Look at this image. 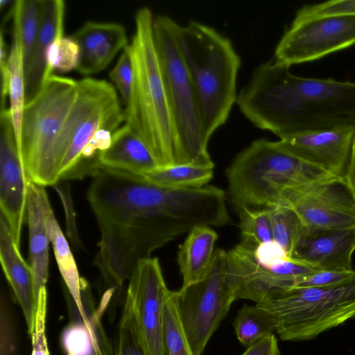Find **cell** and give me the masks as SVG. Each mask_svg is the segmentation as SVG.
I'll return each instance as SVG.
<instances>
[{
    "instance_id": "obj_1",
    "label": "cell",
    "mask_w": 355,
    "mask_h": 355,
    "mask_svg": "<svg viewBox=\"0 0 355 355\" xmlns=\"http://www.w3.org/2000/svg\"><path fill=\"white\" fill-rule=\"evenodd\" d=\"M87 192L101 239L94 264L110 288L121 286L137 265L191 228L182 223L187 202L178 189L128 173L98 168Z\"/></svg>"
},
{
    "instance_id": "obj_2",
    "label": "cell",
    "mask_w": 355,
    "mask_h": 355,
    "mask_svg": "<svg viewBox=\"0 0 355 355\" xmlns=\"http://www.w3.org/2000/svg\"><path fill=\"white\" fill-rule=\"evenodd\" d=\"M236 103L256 127L280 139L355 124V83L298 76L274 60L254 69Z\"/></svg>"
},
{
    "instance_id": "obj_3",
    "label": "cell",
    "mask_w": 355,
    "mask_h": 355,
    "mask_svg": "<svg viewBox=\"0 0 355 355\" xmlns=\"http://www.w3.org/2000/svg\"><path fill=\"white\" fill-rule=\"evenodd\" d=\"M154 16L148 7L135 15L128 48L133 82L123 111L125 124L144 142L159 166L178 164L177 138L168 97L153 36Z\"/></svg>"
},
{
    "instance_id": "obj_4",
    "label": "cell",
    "mask_w": 355,
    "mask_h": 355,
    "mask_svg": "<svg viewBox=\"0 0 355 355\" xmlns=\"http://www.w3.org/2000/svg\"><path fill=\"white\" fill-rule=\"evenodd\" d=\"M175 37L193 87L204 138L209 143L236 101L241 58L227 37L199 21L176 22Z\"/></svg>"
},
{
    "instance_id": "obj_5",
    "label": "cell",
    "mask_w": 355,
    "mask_h": 355,
    "mask_svg": "<svg viewBox=\"0 0 355 355\" xmlns=\"http://www.w3.org/2000/svg\"><path fill=\"white\" fill-rule=\"evenodd\" d=\"M228 194L237 211L276 205L286 189L335 178L259 139L240 152L226 170Z\"/></svg>"
},
{
    "instance_id": "obj_6",
    "label": "cell",
    "mask_w": 355,
    "mask_h": 355,
    "mask_svg": "<svg viewBox=\"0 0 355 355\" xmlns=\"http://www.w3.org/2000/svg\"><path fill=\"white\" fill-rule=\"evenodd\" d=\"M76 92V80L53 74L25 105L18 151L28 178L36 184L53 187L60 180L55 145Z\"/></svg>"
},
{
    "instance_id": "obj_7",
    "label": "cell",
    "mask_w": 355,
    "mask_h": 355,
    "mask_svg": "<svg viewBox=\"0 0 355 355\" xmlns=\"http://www.w3.org/2000/svg\"><path fill=\"white\" fill-rule=\"evenodd\" d=\"M275 319L284 341H303L355 317V280L326 287H291L257 303Z\"/></svg>"
},
{
    "instance_id": "obj_8",
    "label": "cell",
    "mask_w": 355,
    "mask_h": 355,
    "mask_svg": "<svg viewBox=\"0 0 355 355\" xmlns=\"http://www.w3.org/2000/svg\"><path fill=\"white\" fill-rule=\"evenodd\" d=\"M175 23L157 15L153 36L175 129L178 164H211L195 92L175 40Z\"/></svg>"
},
{
    "instance_id": "obj_9",
    "label": "cell",
    "mask_w": 355,
    "mask_h": 355,
    "mask_svg": "<svg viewBox=\"0 0 355 355\" xmlns=\"http://www.w3.org/2000/svg\"><path fill=\"white\" fill-rule=\"evenodd\" d=\"M122 121L123 111L112 85L92 78L78 80L76 98L55 145V161L60 180L71 178L83 150L99 130L114 132Z\"/></svg>"
},
{
    "instance_id": "obj_10",
    "label": "cell",
    "mask_w": 355,
    "mask_h": 355,
    "mask_svg": "<svg viewBox=\"0 0 355 355\" xmlns=\"http://www.w3.org/2000/svg\"><path fill=\"white\" fill-rule=\"evenodd\" d=\"M179 318L194 355H202L236 300L227 278L226 250H215L206 275L175 291Z\"/></svg>"
},
{
    "instance_id": "obj_11",
    "label": "cell",
    "mask_w": 355,
    "mask_h": 355,
    "mask_svg": "<svg viewBox=\"0 0 355 355\" xmlns=\"http://www.w3.org/2000/svg\"><path fill=\"white\" fill-rule=\"evenodd\" d=\"M226 260L227 278L236 300L256 304L316 272L291 258L263 263L255 257L252 248L240 243L226 251Z\"/></svg>"
},
{
    "instance_id": "obj_12",
    "label": "cell",
    "mask_w": 355,
    "mask_h": 355,
    "mask_svg": "<svg viewBox=\"0 0 355 355\" xmlns=\"http://www.w3.org/2000/svg\"><path fill=\"white\" fill-rule=\"evenodd\" d=\"M355 44V15L293 20L277 43L274 60L291 67Z\"/></svg>"
},
{
    "instance_id": "obj_13",
    "label": "cell",
    "mask_w": 355,
    "mask_h": 355,
    "mask_svg": "<svg viewBox=\"0 0 355 355\" xmlns=\"http://www.w3.org/2000/svg\"><path fill=\"white\" fill-rule=\"evenodd\" d=\"M275 205L291 209L309 230L355 227V201L343 178L286 189Z\"/></svg>"
},
{
    "instance_id": "obj_14",
    "label": "cell",
    "mask_w": 355,
    "mask_h": 355,
    "mask_svg": "<svg viewBox=\"0 0 355 355\" xmlns=\"http://www.w3.org/2000/svg\"><path fill=\"white\" fill-rule=\"evenodd\" d=\"M124 306L131 313L146 355H165L164 306L169 291L156 257L141 260L130 277Z\"/></svg>"
},
{
    "instance_id": "obj_15",
    "label": "cell",
    "mask_w": 355,
    "mask_h": 355,
    "mask_svg": "<svg viewBox=\"0 0 355 355\" xmlns=\"http://www.w3.org/2000/svg\"><path fill=\"white\" fill-rule=\"evenodd\" d=\"M80 290L83 306L81 310L67 291L66 293L69 320L60 334L63 355H114L101 318L115 289L110 288L105 293L97 309L94 306L89 284L83 277Z\"/></svg>"
},
{
    "instance_id": "obj_16",
    "label": "cell",
    "mask_w": 355,
    "mask_h": 355,
    "mask_svg": "<svg viewBox=\"0 0 355 355\" xmlns=\"http://www.w3.org/2000/svg\"><path fill=\"white\" fill-rule=\"evenodd\" d=\"M0 207L19 245L26 215L28 178L20 159L8 107L0 113Z\"/></svg>"
},
{
    "instance_id": "obj_17",
    "label": "cell",
    "mask_w": 355,
    "mask_h": 355,
    "mask_svg": "<svg viewBox=\"0 0 355 355\" xmlns=\"http://www.w3.org/2000/svg\"><path fill=\"white\" fill-rule=\"evenodd\" d=\"M355 124L300 132L277 141L285 151L337 178L345 175Z\"/></svg>"
},
{
    "instance_id": "obj_18",
    "label": "cell",
    "mask_w": 355,
    "mask_h": 355,
    "mask_svg": "<svg viewBox=\"0 0 355 355\" xmlns=\"http://www.w3.org/2000/svg\"><path fill=\"white\" fill-rule=\"evenodd\" d=\"M355 252V227L308 230L292 257L314 270H352Z\"/></svg>"
},
{
    "instance_id": "obj_19",
    "label": "cell",
    "mask_w": 355,
    "mask_h": 355,
    "mask_svg": "<svg viewBox=\"0 0 355 355\" xmlns=\"http://www.w3.org/2000/svg\"><path fill=\"white\" fill-rule=\"evenodd\" d=\"M80 49L77 71L88 76L104 70L128 44L124 26L114 22L89 21L73 34Z\"/></svg>"
},
{
    "instance_id": "obj_20",
    "label": "cell",
    "mask_w": 355,
    "mask_h": 355,
    "mask_svg": "<svg viewBox=\"0 0 355 355\" xmlns=\"http://www.w3.org/2000/svg\"><path fill=\"white\" fill-rule=\"evenodd\" d=\"M65 9L62 0H41L38 33L25 70L26 103L40 93L53 75L48 70L46 55L51 44L63 36Z\"/></svg>"
},
{
    "instance_id": "obj_21",
    "label": "cell",
    "mask_w": 355,
    "mask_h": 355,
    "mask_svg": "<svg viewBox=\"0 0 355 355\" xmlns=\"http://www.w3.org/2000/svg\"><path fill=\"white\" fill-rule=\"evenodd\" d=\"M0 260L3 273L23 312L29 334L37 309L33 272L2 214L0 216Z\"/></svg>"
},
{
    "instance_id": "obj_22",
    "label": "cell",
    "mask_w": 355,
    "mask_h": 355,
    "mask_svg": "<svg viewBox=\"0 0 355 355\" xmlns=\"http://www.w3.org/2000/svg\"><path fill=\"white\" fill-rule=\"evenodd\" d=\"M99 167L140 175L159 166L141 138L126 124L116 130L110 146L98 153Z\"/></svg>"
},
{
    "instance_id": "obj_23",
    "label": "cell",
    "mask_w": 355,
    "mask_h": 355,
    "mask_svg": "<svg viewBox=\"0 0 355 355\" xmlns=\"http://www.w3.org/2000/svg\"><path fill=\"white\" fill-rule=\"evenodd\" d=\"M40 185L28 179L26 216L28 227L29 261L37 303L40 289L49 277V243L45 216L40 196Z\"/></svg>"
},
{
    "instance_id": "obj_24",
    "label": "cell",
    "mask_w": 355,
    "mask_h": 355,
    "mask_svg": "<svg viewBox=\"0 0 355 355\" xmlns=\"http://www.w3.org/2000/svg\"><path fill=\"white\" fill-rule=\"evenodd\" d=\"M217 239V233L207 225L196 226L188 232L177 257L182 286L196 282L206 275L214 259Z\"/></svg>"
},
{
    "instance_id": "obj_25",
    "label": "cell",
    "mask_w": 355,
    "mask_h": 355,
    "mask_svg": "<svg viewBox=\"0 0 355 355\" xmlns=\"http://www.w3.org/2000/svg\"><path fill=\"white\" fill-rule=\"evenodd\" d=\"M40 196L44 209L46 225L50 242L60 272L67 286V291L79 309H83L80 279L78 267L69 243L52 210L44 187H41Z\"/></svg>"
},
{
    "instance_id": "obj_26",
    "label": "cell",
    "mask_w": 355,
    "mask_h": 355,
    "mask_svg": "<svg viewBox=\"0 0 355 355\" xmlns=\"http://www.w3.org/2000/svg\"><path fill=\"white\" fill-rule=\"evenodd\" d=\"M214 162L189 163L158 166L140 175L148 183L175 189H200L207 186L214 175Z\"/></svg>"
},
{
    "instance_id": "obj_27",
    "label": "cell",
    "mask_w": 355,
    "mask_h": 355,
    "mask_svg": "<svg viewBox=\"0 0 355 355\" xmlns=\"http://www.w3.org/2000/svg\"><path fill=\"white\" fill-rule=\"evenodd\" d=\"M8 59L10 67L8 109L18 148L26 105L25 67L19 28L14 20H12V42Z\"/></svg>"
},
{
    "instance_id": "obj_28",
    "label": "cell",
    "mask_w": 355,
    "mask_h": 355,
    "mask_svg": "<svg viewBox=\"0 0 355 355\" xmlns=\"http://www.w3.org/2000/svg\"><path fill=\"white\" fill-rule=\"evenodd\" d=\"M233 326L239 341L248 347L276 332L273 317L258 304L244 305L234 320Z\"/></svg>"
},
{
    "instance_id": "obj_29",
    "label": "cell",
    "mask_w": 355,
    "mask_h": 355,
    "mask_svg": "<svg viewBox=\"0 0 355 355\" xmlns=\"http://www.w3.org/2000/svg\"><path fill=\"white\" fill-rule=\"evenodd\" d=\"M268 209L273 241L291 258L309 230L291 209L282 205H275Z\"/></svg>"
},
{
    "instance_id": "obj_30",
    "label": "cell",
    "mask_w": 355,
    "mask_h": 355,
    "mask_svg": "<svg viewBox=\"0 0 355 355\" xmlns=\"http://www.w3.org/2000/svg\"><path fill=\"white\" fill-rule=\"evenodd\" d=\"M12 17L19 28L26 70L38 33L41 18V0L14 1Z\"/></svg>"
},
{
    "instance_id": "obj_31",
    "label": "cell",
    "mask_w": 355,
    "mask_h": 355,
    "mask_svg": "<svg viewBox=\"0 0 355 355\" xmlns=\"http://www.w3.org/2000/svg\"><path fill=\"white\" fill-rule=\"evenodd\" d=\"M163 336L165 355H194L179 318L175 291L170 290L164 302Z\"/></svg>"
},
{
    "instance_id": "obj_32",
    "label": "cell",
    "mask_w": 355,
    "mask_h": 355,
    "mask_svg": "<svg viewBox=\"0 0 355 355\" xmlns=\"http://www.w3.org/2000/svg\"><path fill=\"white\" fill-rule=\"evenodd\" d=\"M239 216L240 243L250 248L273 241L268 208L243 207L237 211Z\"/></svg>"
},
{
    "instance_id": "obj_33",
    "label": "cell",
    "mask_w": 355,
    "mask_h": 355,
    "mask_svg": "<svg viewBox=\"0 0 355 355\" xmlns=\"http://www.w3.org/2000/svg\"><path fill=\"white\" fill-rule=\"evenodd\" d=\"M80 49L73 36H62L53 42L46 55L49 71L53 70L66 73L77 69L79 63Z\"/></svg>"
},
{
    "instance_id": "obj_34",
    "label": "cell",
    "mask_w": 355,
    "mask_h": 355,
    "mask_svg": "<svg viewBox=\"0 0 355 355\" xmlns=\"http://www.w3.org/2000/svg\"><path fill=\"white\" fill-rule=\"evenodd\" d=\"M114 355H146L131 313L125 306L119 324Z\"/></svg>"
},
{
    "instance_id": "obj_35",
    "label": "cell",
    "mask_w": 355,
    "mask_h": 355,
    "mask_svg": "<svg viewBox=\"0 0 355 355\" xmlns=\"http://www.w3.org/2000/svg\"><path fill=\"white\" fill-rule=\"evenodd\" d=\"M355 15V0H331L304 5L299 8L293 20L299 21L324 16Z\"/></svg>"
},
{
    "instance_id": "obj_36",
    "label": "cell",
    "mask_w": 355,
    "mask_h": 355,
    "mask_svg": "<svg viewBox=\"0 0 355 355\" xmlns=\"http://www.w3.org/2000/svg\"><path fill=\"white\" fill-rule=\"evenodd\" d=\"M46 302L47 292L44 286L39 293L36 313L29 332L32 339L31 355H50L45 331Z\"/></svg>"
},
{
    "instance_id": "obj_37",
    "label": "cell",
    "mask_w": 355,
    "mask_h": 355,
    "mask_svg": "<svg viewBox=\"0 0 355 355\" xmlns=\"http://www.w3.org/2000/svg\"><path fill=\"white\" fill-rule=\"evenodd\" d=\"M109 76L123 102L126 103L133 82V67L128 44L122 51L116 63L110 71Z\"/></svg>"
},
{
    "instance_id": "obj_38",
    "label": "cell",
    "mask_w": 355,
    "mask_h": 355,
    "mask_svg": "<svg viewBox=\"0 0 355 355\" xmlns=\"http://www.w3.org/2000/svg\"><path fill=\"white\" fill-rule=\"evenodd\" d=\"M355 280V269L316 271L293 287H326L345 284Z\"/></svg>"
},
{
    "instance_id": "obj_39",
    "label": "cell",
    "mask_w": 355,
    "mask_h": 355,
    "mask_svg": "<svg viewBox=\"0 0 355 355\" xmlns=\"http://www.w3.org/2000/svg\"><path fill=\"white\" fill-rule=\"evenodd\" d=\"M53 187L58 191V193L63 203L69 236L71 241L73 240L75 244L79 245L80 240L78 239V231L75 223L73 204L70 193L65 188H63L60 185H58V184H55Z\"/></svg>"
},
{
    "instance_id": "obj_40",
    "label": "cell",
    "mask_w": 355,
    "mask_h": 355,
    "mask_svg": "<svg viewBox=\"0 0 355 355\" xmlns=\"http://www.w3.org/2000/svg\"><path fill=\"white\" fill-rule=\"evenodd\" d=\"M241 355H280L275 334L268 336L247 347Z\"/></svg>"
},
{
    "instance_id": "obj_41",
    "label": "cell",
    "mask_w": 355,
    "mask_h": 355,
    "mask_svg": "<svg viewBox=\"0 0 355 355\" xmlns=\"http://www.w3.org/2000/svg\"><path fill=\"white\" fill-rule=\"evenodd\" d=\"M343 180L355 201V140L353 144L349 162Z\"/></svg>"
}]
</instances>
